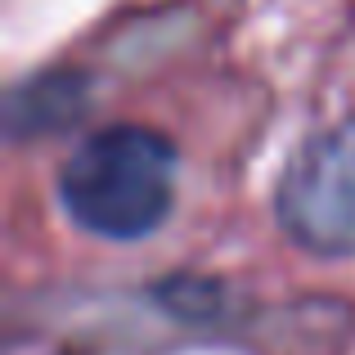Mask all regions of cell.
Instances as JSON below:
<instances>
[{"label":"cell","mask_w":355,"mask_h":355,"mask_svg":"<svg viewBox=\"0 0 355 355\" xmlns=\"http://www.w3.org/2000/svg\"><path fill=\"white\" fill-rule=\"evenodd\" d=\"M275 220L293 248L355 261V117L297 144L275 184Z\"/></svg>","instance_id":"obj_2"},{"label":"cell","mask_w":355,"mask_h":355,"mask_svg":"<svg viewBox=\"0 0 355 355\" xmlns=\"http://www.w3.org/2000/svg\"><path fill=\"white\" fill-rule=\"evenodd\" d=\"M180 184V153L148 126L86 135L59 171V202L77 230L108 243H139L166 225Z\"/></svg>","instance_id":"obj_1"}]
</instances>
